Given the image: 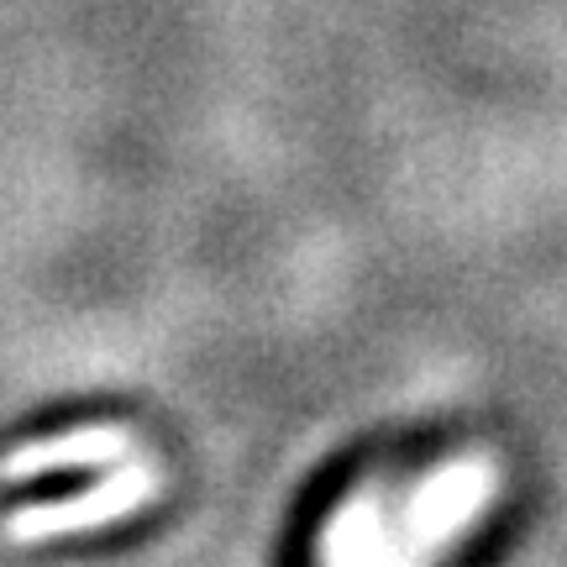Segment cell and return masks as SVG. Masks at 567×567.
I'll return each instance as SVG.
<instances>
[{
  "label": "cell",
  "instance_id": "cell-2",
  "mask_svg": "<svg viewBox=\"0 0 567 567\" xmlns=\"http://www.w3.org/2000/svg\"><path fill=\"white\" fill-rule=\"evenodd\" d=\"M132 457V436L122 425H90V431H63L53 442H32L11 452L0 473L6 478H38V473H59V467H101Z\"/></svg>",
  "mask_w": 567,
  "mask_h": 567
},
{
  "label": "cell",
  "instance_id": "cell-1",
  "mask_svg": "<svg viewBox=\"0 0 567 567\" xmlns=\"http://www.w3.org/2000/svg\"><path fill=\"white\" fill-rule=\"evenodd\" d=\"M158 494V473L147 463L116 467L105 484H95L90 494H74V499H53V505H27L6 520V536L27 547V542H48V536H74V530H101L111 526L116 515H132L147 499Z\"/></svg>",
  "mask_w": 567,
  "mask_h": 567
}]
</instances>
